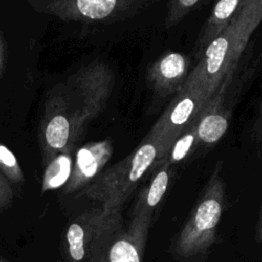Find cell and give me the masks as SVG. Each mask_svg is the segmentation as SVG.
Here are the masks:
<instances>
[{
    "instance_id": "1",
    "label": "cell",
    "mask_w": 262,
    "mask_h": 262,
    "mask_svg": "<svg viewBox=\"0 0 262 262\" xmlns=\"http://www.w3.org/2000/svg\"><path fill=\"white\" fill-rule=\"evenodd\" d=\"M262 21V0H244L229 26L204 51L184 86L202 91L209 99L227 80L253 33Z\"/></svg>"
},
{
    "instance_id": "2",
    "label": "cell",
    "mask_w": 262,
    "mask_h": 262,
    "mask_svg": "<svg viewBox=\"0 0 262 262\" xmlns=\"http://www.w3.org/2000/svg\"><path fill=\"white\" fill-rule=\"evenodd\" d=\"M224 200V182L216 167L171 248L175 259L192 260L211 248L216 239Z\"/></svg>"
},
{
    "instance_id": "3",
    "label": "cell",
    "mask_w": 262,
    "mask_h": 262,
    "mask_svg": "<svg viewBox=\"0 0 262 262\" xmlns=\"http://www.w3.org/2000/svg\"><path fill=\"white\" fill-rule=\"evenodd\" d=\"M164 152L161 142L143 138L133 151L102 174L90 189V194L100 200L103 208L121 211L144 175L154 171Z\"/></svg>"
},
{
    "instance_id": "4",
    "label": "cell",
    "mask_w": 262,
    "mask_h": 262,
    "mask_svg": "<svg viewBox=\"0 0 262 262\" xmlns=\"http://www.w3.org/2000/svg\"><path fill=\"white\" fill-rule=\"evenodd\" d=\"M209 101L210 99L199 89L184 86L176 93L175 98L156 121L144 138L161 142L166 151L172 142L201 114Z\"/></svg>"
},
{
    "instance_id": "5",
    "label": "cell",
    "mask_w": 262,
    "mask_h": 262,
    "mask_svg": "<svg viewBox=\"0 0 262 262\" xmlns=\"http://www.w3.org/2000/svg\"><path fill=\"white\" fill-rule=\"evenodd\" d=\"M189 64L190 60L187 55L168 51L148 67L146 72L147 84L159 97L178 93L187 81Z\"/></svg>"
},
{
    "instance_id": "6",
    "label": "cell",
    "mask_w": 262,
    "mask_h": 262,
    "mask_svg": "<svg viewBox=\"0 0 262 262\" xmlns=\"http://www.w3.org/2000/svg\"><path fill=\"white\" fill-rule=\"evenodd\" d=\"M152 219L135 216L125 231L112 239L105 254V262H141Z\"/></svg>"
},
{
    "instance_id": "7",
    "label": "cell",
    "mask_w": 262,
    "mask_h": 262,
    "mask_svg": "<svg viewBox=\"0 0 262 262\" xmlns=\"http://www.w3.org/2000/svg\"><path fill=\"white\" fill-rule=\"evenodd\" d=\"M230 80L224 82L202 111L196 123L199 143L210 145L218 142L228 129V113L223 106L224 93Z\"/></svg>"
},
{
    "instance_id": "8",
    "label": "cell",
    "mask_w": 262,
    "mask_h": 262,
    "mask_svg": "<svg viewBox=\"0 0 262 262\" xmlns=\"http://www.w3.org/2000/svg\"><path fill=\"white\" fill-rule=\"evenodd\" d=\"M172 176V167L167 164L158 165L150 180L139 191L134 203L132 217L141 216L152 219L154 213L168 191Z\"/></svg>"
},
{
    "instance_id": "9",
    "label": "cell",
    "mask_w": 262,
    "mask_h": 262,
    "mask_svg": "<svg viewBox=\"0 0 262 262\" xmlns=\"http://www.w3.org/2000/svg\"><path fill=\"white\" fill-rule=\"evenodd\" d=\"M244 0H221L215 3L194 45V56L200 59L206 48L229 26Z\"/></svg>"
},
{
    "instance_id": "10",
    "label": "cell",
    "mask_w": 262,
    "mask_h": 262,
    "mask_svg": "<svg viewBox=\"0 0 262 262\" xmlns=\"http://www.w3.org/2000/svg\"><path fill=\"white\" fill-rule=\"evenodd\" d=\"M113 154V146L110 140L90 143L79 149L77 152V174L78 183H84L93 178L107 163Z\"/></svg>"
},
{
    "instance_id": "11",
    "label": "cell",
    "mask_w": 262,
    "mask_h": 262,
    "mask_svg": "<svg viewBox=\"0 0 262 262\" xmlns=\"http://www.w3.org/2000/svg\"><path fill=\"white\" fill-rule=\"evenodd\" d=\"M199 116L172 142V144L165 151L161 160L156 164L155 168L160 164H167L170 167H172L175 164H179L182 161H184L195 149V147L200 144L196 134V123Z\"/></svg>"
},
{
    "instance_id": "12",
    "label": "cell",
    "mask_w": 262,
    "mask_h": 262,
    "mask_svg": "<svg viewBox=\"0 0 262 262\" xmlns=\"http://www.w3.org/2000/svg\"><path fill=\"white\" fill-rule=\"evenodd\" d=\"M71 159L68 156L56 158L46 169L44 175V189H54L61 186L71 174Z\"/></svg>"
},
{
    "instance_id": "13",
    "label": "cell",
    "mask_w": 262,
    "mask_h": 262,
    "mask_svg": "<svg viewBox=\"0 0 262 262\" xmlns=\"http://www.w3.org/2000/svg\"><path fill=\"white\" fill-rule=\"evenodd\" d=\"M207 1L204 0H172L167 3V14L164 20L165 29H171L177 26L186 15L195 9H199Z\"/></svg>"
},
{
    "instance_id": "14",
    "label": "cell",
    "mask_w": 262,
    "mask_h": 262,
    "mask_svg": "<svg viewBox=\"0 0 262 262\" xmlns=\"http://www.w3.org/2000/svg\"><path fill=\"white\" fill-rule=\"evenodd\" d=\"M70 134V125L66 117H53L46 128V140L52 148H62L67 144Z\"/></svg>"
},
{
    "instance_id": "15",
    "label": "cell",
    "mask_w": 262,
    "mask_h": 262,
    "mask_svg": "<svg viewBox=\"0 0 262 262\" xmlns=\"http://www.w3.org/2000/svg\"><path fill=\"white\" fill-rule=\"evenodd\" d=\"M0 163L6 168H15L17 165L14 155L4 145H0Z\"/></svg>"
},
{
    "instance_id": "16",
    "label": "cell",
    "mask_w": 262,
    "mask_h": 262,
    "mask_svg": "<svg viewBox=\"0 0 262 262\" xmlns=\"http://www.w3.org/2000/svg\"><path fill=\"white\" fill-rule=\"evenodd\" d=\"M254 133L256 135V138L259 141H262V100L260 103V108H259V115H258V119L255 123V127H254Z\"/></svg>"
},
{
    "instance_id": "17",
    "label": "cell",
    "mask_w": 262,
    "mask_h": 262,
    "mask_svg": "<svg viewBox=\"0 0 262 262\" xmlns=\"http://www.w3.org/2000/svg\"><path fill=\"white\" fill-rule=\"evenodd\" d=\"M255 238L258 243H262V209L257 221L256 225V232H255Z\"/></svg>"
},
{
    "instance_id": "18",
    "label": "cell",
    "mask_w": 262,
    "mask_h": 262,
    "mask_svg": "<svg viewBox=\"0 0 262 262\" xmlns=\"http://www.w3.org/2000/svg\"><path fill=\"white\" fill-rule=\"evenodd\" d=\"M0 262H8L7 260H5L1 255H0Z\"/></svg>"
}]
</instances>
